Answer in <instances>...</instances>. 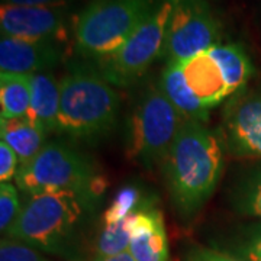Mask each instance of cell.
<instances>
[{"instance_id": "6da1fadb", "label": "cell", "mask_w": 261, "mask_h": 261, "mask_svg": "<svg viewBox=\"0 0 261 261\" xmlns=\"http://www.w3.org/2000/svg\"><path fill=\"white\" fill-rule=\"evenodd\" d=\"M203 122L185 121L161 163L178 216L193 219L207 203L224 171V142Z\"/></svg>"}, {"instance_id": "7a4b0ae2", "label": "cell", "mask_w": 261, "mask_h": 261, "mask_svg": "<svg viewBox=\"0 0 261 261\" xmlns=\"http://www.w3.org/2000/svg\"><path fill=\"white\" fill-rule=\"evenodd\" d=\"M100 200L64 192L28 196L6 238L77 261L84 229Z\"/></svg>"}, {"instance_id": "3957f363", "label": "cell", "mask_w": 261, "mask_h": 261, "mask_svg": "<svg viewBox=\"0 0 261 261\" xmlns=\"http://www.w3.org/2000/svg\"><path fill=\"white\" fill-rule=\"evenodd\" d=\"M60 134L96 145L119 121L121 100L112 84L89 67L74 65L60 80Z\"/></svg>"}, {"instance_id": "277c9868", "label": "cell", "mask_w": 261, "mask_h": 261, "mask_svg": "<svg viewBox=\"0 0 261 261\" xmlns=\"http://www.w3.org/2000/svg\"><path fill=\"white\" fill-rule=\"evenodd\" d=\"M15 183L25 195L64 192L100 200L105 180L93 160L70 144L49 141L34 159L19 166Z\"/></svg>"}, {"instance_id": "5b68a950", "label": "cell", "mask_w": 261, "mask_h": 261, "mask_svg": "<svg viewBox=\"0 0 261 261\" xmlns=\"http://www.w3.org/2000/svg\"><path fill=\"white\" fill-rule=\"evenodd\" d=\"M161 0H93L77 16L74 42L86 58L115 54L157 9Z\"/></svg>"}, {"instance_id": "8992f818", "label": "cell", "mask_w": 261, "mask_h": 261, "mask_svg": "<svg viewBox=\"0 0 261 261\" xmlns=\"http://www.w3.org/2000/svg\"><path fill=\"white\" fill-rule=\"evenodd\" d=\"M183 122L160 84H148L128 116L126 151L130 159L145 168L161 166Z\"/></svg>"}, {"instance_id": "52a82bcc", "label": "cell", "mask_w": 261, "mask_h": 261, "mask_svg": "<svg viewBox=\"0 0 261 261\" xmlns=\"http://www.w3.org/2000/svg\"><path fill=\"white\" fill-rule=\"evenodd\" d=\"M171 8V0H161L152 15L115 54L99 61V73L108 83L119 89L132 87L145 75L152 63L161 58Z\"/></svg>"}, {"instance_id": "ba28073f", "label": "cell", "mask_w": 261, "mask_h": 261, "mask_svg": "<svg viewBox=\"0 0 261 261\" xmlns=\"http://www.w3.org/2000/svg\"><path fill=\"white\" fill-rule=\"evenodd\" d=\"M161 60L181 63L222 44V27L206 0H171Z\"/></svg>"}, {"instance_id": "9c48e42d", "label": "cell", "mask_w": 261, "mask_h": 261, "mask_svg": "<svg viewBox=\"0 0 261 261\" xmlns=\"http://www.w3.org/2000/svg\"><path fill=\"white\" fill-rule=\"evenodd\" d=\"M68 9L60 5H8L0 8V31L3 37L20 39L61 38Z\"/></svg>"}, {"instance_id": "30bf717a", "label": "cell", "mask_w": 261, "mask_h": 261, "mask_svg": "<svg viewBox=\"0 0 261 261\" xmlns=\"http://www.w3.org/2000/svg\"><path fill=\"white\" fill-rule=\"evenodd\" d=\"M64 57L61 38L0 39V71L9 74L34 75L45 73L60 64Z\"/></svg>"}, {"instance_id": "8fae6325", "label": "cell", "mask_w": 261, "mask_h": 261, "mask_svg": "<svg viewBox=\"0 0 261 261\" xmlns=\"http://www.w3.org/2000/svg\"><path fill=\"white\" fill-rule=\"evenodd\" d=\"M222 141L237 159L261 160V92L231 105L225 115Z\"/></svg>"}, {"instance_id": "7c38bea8", "label": "cell", "mask_w": 261, "mask_h": 261, "mask_svg": "<svg viewBox=\"0 0 261 261\" xmlns=\"http://www.w3.org/2000/svg\"><path fill=\"white\" fill-rule=\"evenodd\" d=\"M135 261H171L161 211L145 206L135 215L128 248Z\"/></svg>"}, {"instance_id": "4fadbf2b", "label": "cell", "mask_w": 261, "mask_h": 261, "mask_svg": "<svg viewBox=\"0 0 261 261\" xmlns=\"http://www.w3.org/2000/svg\"><path fill=\"white\" fill-rule=\"evenodd\" d=\"M186 80L197 99L205 105L207 111L218 106L231 96L221 67L209 51L187 58L180 63Z\"/></svg>"}, {"instance_id": "5bb4252c", "label": "cell", "mask_w": 261, "mask_h": 261, "mask_svg": "<svg viewBox=\"0 0 261 261\" xmlns=\"http://www.w3.org/2000/svg\"><path fill=\"white\" fill-rule=\"evenodd\" d=\"M61 83L49 71L32 75V100L28 118L47 135L60 134Z\"/></svg>"}, {"instance_id": "9a60e30c", "label": "cell", "mask_w": 261, "mask_h": 261, "mask_svg": "<svg viewBox=\"0 0 261 261\" xmlns=\"http://www.w3.org/2000/svg\"><path fill=\"white\" fill-rule=\"evenodd\" d=\"M159 84L185 121H207L209 111L190 89L180 63H166Z\"/></svg>"}, {"instance_id": "2e32d148", "label": "cell", "mask_w": 261, "mask_h": 261, "mask_svg": "<svg viewBox=\"0 0 261 261\" xmlns=\"http://www.w3.org/2000/svg\"><path fill=\"white\" fill-rule=\"evenodd\" d=\"M0 137L25 164L37 155L47 144L48 135L34 121L27 118L0 119Z\"/></svg>"}, {"instance_id": "e0dca14e", "label": "cell", "mask_w": 261, "mask_h": 261, "mask_svg": "<svg viewBox=\"0 0 261 261\" xmlns=\"http://www.w3.org/2000/svg\"><path fill=\"white\" fill-rule=\"evenodd\" d=\"M207 51L221 67L229 92L240 93L254 74V65L245 48L237 42H228L218 44Z\"/></svg>"}, {"instance_id": "ac0fdd59", "label": "cell", "mask_w": 261, "mask_h": 261, "mask_svg": "<svg viewBox=\"0 0 261 261\" xmlns=\"http://www.w3.org/2000/svg\"><path fill=\"white\" fill-rule=\"evenodd\" d=\"M32 100V75L0 73V119L27 118Z\"/></svg>"}, {"instance_id": "d6986e66", "label": "cell", "mask_w": 261, "mask_h": 261, "mask_svg": "<svg viewBox=\"0 0 261 261\" xmlns=\"http://www.w3.org/2000/svg\"><path fill=\"white\" fill-rule=\"evenodd\" d=\"M137 214L119 219V221H115V222H103L102 229L96 240L92 260H105V258L115 257L118 254L128 251L132 222H134V218Z\"/></svg>"}, {"instance_id": "ffe728a7", "label": "cell", "mask_w": 261, "mask_h": 261, "mask_svg": "<svg viewBox=\"0 0 261 261\" xmlns=\"http://www.w3.org/2000/svg\"><path fill=\"white\" fill-rule=\"evenodd\" d=\"M231 205L237 214L261 219V167L252 168L237 181Z\"/></svg>"}, {"instance_id": "44dd1931", "label": "cell", "mask_w": 261, "mask_h": 261, "mask_svg": "<svg viewBox=\"0 0 261 261\" xmlns=\"http://www.w3.org/2000/svg\"><path fill=\"white\" fill-rule=\"evenodd\" d=\"M22 211V203L19 199L18 187L13 183L0 185V231L3 237L8 233L10 226L15 224Z\"/></svg>"}, {"instance_id": "7402d4cb", "label": "cell", "mask_w": 261, "mask_h": 261, "mask_svg": "<svg viewBox=\"0 0 261 261\" xmlns=\"http://www.w3.org/2000/svg\"><path fill=\"white\" fill-rule=\"evenodd\" d=\"M0 261H53L44 252L27 244L3 237L0 243Z\"/></svg>"}, {"instance_id": "603a6c76", "label": "cell", "mask_w": 261, "mask_h": 261, "mask_svg": "<svg viewBox=\"0 0 261 261\" xmlns=\"http://www.w3.org/2000/svg\"><path fill=\"white\" fill-rule=\"evenodd\" d=\"M233 255L245 261H261V225L247 228L233 245Z\"/></svg>"}, {"instance_id": "cb8c5ba5", "label": "cell", "mask_w": 261, "mask_h": 261, "mask_svg": "<svg viewBox=\"0 0 261 261\" xmlns=\"http://www.w3.org/2000/svg\"><path fill=\"white\" fill-rule=\"evenodd\" d=\"M19 163L18 155L5 141H0V180L2 183H8L16 177Z\"/></svg>"}, {"instance_id": "d4e9b609", "label": "cell", "mask_w": 261, "mask_h": 261, "mask_svg": "<svg viewBox=\"0 0 261 261\" xmlns=\"http://www.w3.org/2000/svg\"><path fill=\"white\" fill-rule=\"evenodd\" d=\"M185 261H245L231 252L215 250L209 247H190L185 255Z\"/></svg>"}, {"instance_id": "484cf974", "label": "cell", "mask_w": 261, "mask_h": 261, "mask_svg": "<svg viewBox=\"0 0 261 261\" xmlns=\"http://www.w3.org/2000/svg\"><path fill=\"white\" fill-rule=\"evenodd\" d=\"M67 0H2V3L8 5H60Z\"/></svg>"}, {"instance_id": "4316f807", "label": "cell", "mask_w": 261, "mask_h": 261, "mask_svg": "<svg viewBox=\"0 0 261 261\" xmlns=\"http://www.w3.org/2000/svg\"><path fill=\"white\" fill-rule=\"evenodd\" d=\"M92 261H135L134 257L130 255L129 251L122 252V254H118L115 257H109V258H105V260H92Z\"/></svg>"}]
</instances>
